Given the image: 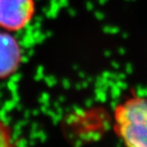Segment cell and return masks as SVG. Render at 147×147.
<instances>
[{
	"mask_svg": "<svg viewBox=\"0 0 147 147\" xmlns=\"http://www.w3.org/2000/svg\"><path fill=\"white\" fill-rule=\"evenodd\" d=\"M115 131L126 147H147V98L131 96L115 110Z\"/></svg>",
	"mask_w": 147,
	"mask_h": 147,
	"instance_id": "6da1fadb",
	"label": "cell"
},
{
	"mask_svg": "<svg viewBox=\"0 0 147 147\" xmlns=\"http://www.w3.org/2000/svg\"><path fill=\"white\" fill-rule=\"evenodd\" d=\"M34 10L33 0H0V27L20 30L30 22Z\"/></svg>",
	"mask_w": 147,
	"mask_h": 147,
	"instance_id": "7a4b0ae2",
	"label": "cell"
},
{
	"mask_svg": "<svg viewBox=\"0 0 147 147\" xmlns=\"http://www.w3.org/2000/svg\"><path fill=\"white\" fill-rule=\"evenodd\" d=\"M20 52L13 37L0 33V78L11 76L18 66Z\"/></svg>",
	"mask_w": 147,
	"mask_h": 147,
	"instance_id": "3957f363",
	"label": "cell"
},
{
	"mask_svg": "<svg viewBox=\"0 0 147 147\" xmlns=\"http://www.w3.org/2000/svg\"><path fill=\"white\" fill-rule=\"evenodd\" d=\"M0 147H16L9 126L0 119Z\"/></svg>",
	"mask_w": 147,
	"mask_h": 147,
	"instance_id": "277c9868",
	"label": "cell"
}]
</instances>
